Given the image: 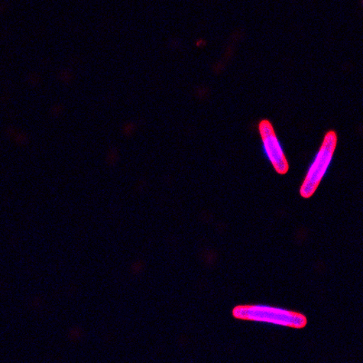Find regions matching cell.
<instances>
[{
	"label": "cell",
	"instance_id": "cell-2",
	"mask_svg": "<svg viewBox=\"0 0 363 363\" xmlns=\"http://www.w3.org/2000/svg\"><path fill=\"white\" fill-rule=\"evenodd\" d=\"M337 142H338V136L335 131L327 132L324 135L323 144L314 157L301 186L300 194L303 199H310L315 193L332 163Z\"/></svg>",
	"mask_w": 363,
	"mask_h": 363
},
{
	"label": "cell",
	"instance_id": "cell-1",
	"mask_svg": "<svg viewBox=\"0 0 363 363\" xmlns=\"http://www.w3.org/2000/svg\"><path fill=\"white\" fill-rule=\"evenodd\" d=\"M233 314L240 320L270 323L295 329L303 328L307 323L306 317L303 314L264 304L238 306L233 309Z\"/></svg>",
	"mask_w": 363,
	"mask_h": 363
},
{
	"label": "cell",
	"instance_id": "cell-3",
	"mask_svg": "<svg viewBox=\"0 0 363 363\" xmlns=\"http://www.w3.org/2000/svg\"><path fill=\"white\" fill-rule=\"evenodd\" d=\"M258 130L260 133L264 154L269 162L278 174H286L289 170V164L272 123L267 119L262 120L259 123Z\"/></svg>",
	"mask_w": 363,
	"mask_h": 363
}]
</instances>
